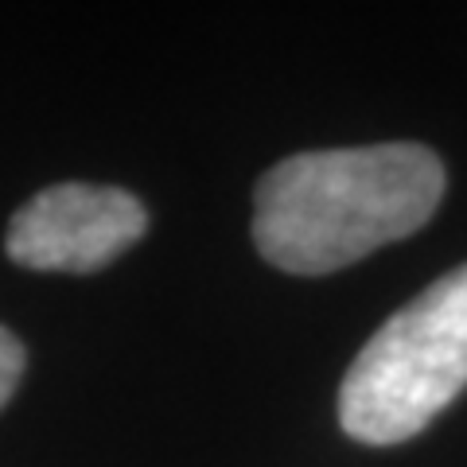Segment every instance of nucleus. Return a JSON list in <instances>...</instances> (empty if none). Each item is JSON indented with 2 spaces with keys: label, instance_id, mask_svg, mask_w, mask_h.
Segmentation results:
<instances>
[{
  "label": "nucleus",
  "instance_id": "4",
  "mask_svg": "<svg viewBox=\"0 0 467 467\" xmlns=\"http://www.w3.org/2000/svg\"><path fill=\"white\" fill-rule=\"evenodd\" d=\"M20 374H24V347L8 327H0V409L16 393Z\"/></svg>",
  "mask_w": 467,
  "mask_h": 467
},
{
  "label": "nucleus",
  "instance_id": "3",
  "mask_svg": "<svg viewBox=\"0 0 467 467\" xmlns=\"http://www.w3.org/2000/svg\"><path fill=\"white\" fill-rule=\"evenodd\" d=\"M144 226L149 211L125 187L51 183L12 214L5 250L24 269L94 273L137 245Z\"/></svg>",
  "mask_w": 467,
  "mask_h": 467
},
{
  "label": "nucleus",
  "instance_id": "2",
  "mask_svg": "<svg viewBox=\"0 0 467 467\" xmlns=\"http://www.w3.org/2000/svg\"><path fill=\"white\" fill-rule=\"evenodd\" d=\"M463 386L467 265L393 312L358 350L339 389V425L358 444H401L456 401Z\"/></svg>",
  "mask_w": 467,
  "mask_h": 467
},
{
  "label": "nucleus",
  "instance_id": "1",
  "mask_svg": "<svg viewBox=\"0 0 467 467\" xmlns=\"http://www.w3.org/2000/svg\"><path fill=\"white\" fill-rule=\"evenodd\" d=\"M444 195V164L425 144L300 152L257 183L254 242L269 265L324 276L417 234Z\"/></svg>",
  "mask_w": 467,
  "mask_h": 467
}]
</instances>
